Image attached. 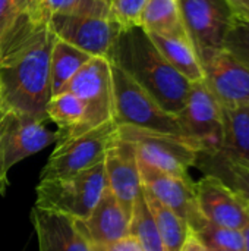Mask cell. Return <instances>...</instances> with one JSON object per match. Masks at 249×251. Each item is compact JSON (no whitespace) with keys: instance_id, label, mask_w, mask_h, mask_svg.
I'll use <instances>...</instances> for the list:
<instances>
[{"instance_id":"1","label":"cell","mask_w":249,"mask_h":251,"mask_svg":"<svg viewBox=\"0 0 249 251\" xmlns=\"http://www.w3.org/2000/svg\"><path fill=\"white\" fill-rule=\"evenodd\" d=\"M56 35L48 22H37L21 13L0 37V82L7 110L48 121L45 106L50 93V54Z\"/></svg>"},{"instance_id":"2","label":"cell","mask_w":249,"mask_h":251,"mask_svg":"<svg viewBox=\"0 0 249 251\" xmlns=\"http://www.w3.org/2000/svg\"><path fill=\"white\" fill-rule=\"evenodd\" d=\"M110 62L129 75L169 113L178 116L185 107L192 82L163 57L141 26L119 31Z\"/></svg>"},{"instance_id":"3","label":"cell","mask_w":249,"mask_h":251,"mask_svg":"<svg viewBox=\"0 0 249 251\" xmlns=\"http://www.w3.org/2000/svg\"><path fill=\"white\" fill-rule=\"evenodd\" d=\"M112 81L113 121L117 125H129L145 131L161 132L191 140L185 134L176 115L164 110L142 87H139L129 75H126L113 63Z\"/></svg>"},{"instance_id":"4","label":"cell","mask_w":249,"mask_h":251,"mask_svg":"<svg viewBox=\"0 0 249 251\" xmlns=\"http://www.w3.org/2000/svg\"><path fill=\"white\" fill-rule=\"evenodd\" d=\"M107 188L104 162L66 178L41 179L35 206L87 219Z\"/></svg>"},{"instance_id":"5","label":"cell","mask_w":249,"mask_h":251,"mask_svg":"<svg viewBox=\"0 0 249 251\" xmlns=\"http://www.w3.org/2000/svg\"><path fill=\"white\" fill-rule=\"evenodd\" d=\"M117 135L132 143L136 157L150 166L178 178H191L188 169L195 166L200 153L194 141L129 125H117Z\"/></svg>"},{"instance_id":"6","label":"cell","mask_w":249,"mask_h":251,"mask_svg":"<svg viewBox=\"0 0 249 251\" xmlns=\"http://www.w3.org/2000/svg\"><path fill=\"white\" fill-rule=\"evenodd\" d=\"M116 131L117 124L109 121L87 132L57 141L54 151L43 169L41 179L72 176L103 162Z\"/></svg>"},{"instance_id":"7","label":"cell","mask_w":249,"mask_h":251,"mask_svg":"<svg viewBox=\"0 0 249 251\" xmlns=\"http://www.w3.org/2000/svg\"><path fill=\"white\" fill-rule=\"evenodd\" d=\"M185 29L201 63L223 49L235 12L226 0H179Z\"/></svg>"},{"instance_id":"8","label":"cell","mask_w":249,"mask_h":251,"mask_svg":"<svg viewBox=\"0 0 249 251\" xmlns=\"http://www.w3.org/2000/svg\"><path fill=\"white\" fill-rule=\"evenodd\" d=\"M178 119L185 134L200 147V153H214L222 149L223 110L204 79L192 82Z\"/></svg>"},{"instance_id":"9","label":"cell","mask_w":249,"mask_h":251,"mask_svg":"<svg viewBox=\"0 0 249 251\" xmlns=\"http://www.w3.org/2000/svg\"><path fill=\"white\" fill-rule=\"evenodd\" d=\"M63 91L75 94L82 101L90 129L113 121V81L109 59L91 57Z\"/></svg>"},{"instance_id":"10","label":"cell","mask_w":249,"mask_h":251,"mask_svg":"<svg viewBox=\"0 0 249 251\" xmlns=\"http://www.w3.org/2000/svg\"><path fill=\"white\" fill-rule=\"evenodd\" d=\"M57 131L53 132L44 121L7 110L0 119V156L4 169L57 143Z\"/></svg>"},{"instance_id":"11","label":"cell","mask_w":249,"mask_h":251,"mask_svg":"<svg viewBox=\"0 0 249 251\" xmlns=\"http://www.w3.org/2000/svg\"><path fill=\"white\" fill-rule=\"evenodd\" d=\"M138 169L144 190L183 219L191 231H197L205 224L207 219L200 212L197 203L195 182L191 178H178L164 174L141 159H138Z\"/></svg>"},{"instance_id":"12","label":"cell","mask_w":249,"mask_h":251,"mask_svg":"<svg viewBox=\"0 0 249 251\" xmlns=\"http://www.w3.org/2000/svg\"><path fill=\"white\" fill-rule=\"evenodd\" d=\"M48 26L57 38L92 57H106L109 60L122 29L110 19L70 15H50Z\"/></svg>"},{"instance_id":"13","label":"cell","mask_w":249,"mask_h":251,"mask_svg":"<svg viewBox=\"0 0 249 251\" xmlns=\"http://www.w3.org/2000/svg\"><path fill=\"white\" fill-rule=\"evenodd\" d=\"M204 81L222 107L249 103V68L225 49L203 63Z\"/></svg>"},{"instance_id":"14","label":"cell","mask_w":249,"mask_h":251,"mask_svg":"<svg viewBox=\"0 0 249 251\" xmlns=\"http://www.w3.org/2000/svg\"><path fill=\"white\" fill-rule=\"evenodd\" d=\"M103 162L107 188L112 191L131 219L134 201L142 187L134 144L120 138L116 131V135L112 140Z\"/></svg>"},{"instance_id":"15","label":"cell","mask_w":249,"mask_h":251,"mask_svg":"<svg viewBox=\"0 0 249 251\" xmlns=\"http://www.w3.org/2000/svg\"><path fill=\"white\" fill-rule=\"evenodd\" d=\"M195 197L200 212L211 224L242 231L249 222V207L213 175H204L195 182Z\"/></svg>"},{"instance_id":"16","label":"cell","mask_w":249,"mask_h":251,"mask_svg":"<svg viewBox=\"0 0 249 251\" xmlns=\"http://www.w3.org/2000/svg\"><path fill=\"white\" fill-rule=\"evenodd\" d=\"M31 219L40 251H95L76 218L34 206Z\"/></svg>"},{"instance_id":"17","label":"cell","mask_w":249,"mask_h":251,"mask_svg":"<svg viewBox=\"0 0 249 251\" xmlns=\"http://www.w3.org/2000/svg\"><path fill=\"white\" fill-rule=\"evenodd\" d=\"M92 246H109L129 235V216L109 188L87 219H78Z\"/></svg>"},{"instance_id":"18","label":"cell","mask_w":249,"mask_h":251,"mask_svg":"<svg viewBox=\"0 0 249 251\" xmlns=\"http://www.w3.org/2000/svg\"><path fill=\"white\" fill-rule=\"evenodd\" d=\"M163 57L188 81L204 79V69L198 53L188 35H160L147 32Z\"/></svg>"},{"instance_id":"19","label":"cell","mask_w":249,"mask_h":251,"mask_svg":"<svg viewBox=\"0 0 249 251\" xmlns=\"http://www.w3.org/2000/svg\"><path fill=\"white\" fill-rule=\"evenodd\" d=\"M223 110V144L219 150L233 162L249 166V103Z\"/></svg>"},{"instance_id":"20","label":"cell","mask_w":249,"mask_h":251,"mask_svg":"<svg viewBox=\"0 0 249 251\" xmlns=\"http://www.w3.org/2000/svg\"><path fill=\"white\" fill-rule=\"evenodd\" d=\"M47 119L59 128L57 141L79 135L90 131L87 124V110L82 101L69 91H62L51 96L45 106Z\"/></svg>"},{"instance_id":"21","label":"cell","mask_w":249,"mask_h":251,"mask_svg":"<svg viewBox=\"0 0 249 251\" xmlns=\"http://www.w3.org/2000/svg\"><path fill=\"white\" fill-rule=\"evenodd\" d=\"M195 166L205 175H213L223 181L249 207V166L230 160L220 151L198 153Z\"/></svg>"},{"instance_id":"22","label":"cell","mask_w":249,"mask_h":251,"mask_svg":"<svg viewBox=\"0 0 249 251\" xmlns=\"http://www.w3.org/2000/svg\"><path fill=\"white\" fill-rule=\"evenodd\" d=\"M92 56L73 47L72 44L54 38L50 54V93L56 96L65 90L68 82Z\"/></svg>"},{"instance_id":"23","label":"cell","mask_w":249,"mask_h":251,"mask_svg":"<svg viewBox=\"0 0 249 251\" xmlns=\"http://www.w3.org/2000/svg\"><path fill=\"white\" fill-rule=\"evenodd\" d=\"M141 28L160 35H188L179 0H147L141 15Z\"/></svg>"},{"instance_id":"24","label":"cell","mask_w":249,"mask_h":251,"mask_svg":"<svg viewBox=\"0 0 249 251\" xmlns=\"http://www.w3.org/2000/svg\"><path fill=\"white\" fill-rule=\"evenodd\" d=\"M144 190V187H142ZM147 204L151 210V215L156 221L160 240L163 244V251H181L189 234V226L181 219L173 210L160 203L154 196L144 190Z\"/></svg>"},{"instance_id":"25","label":"cell","mask_w":249,"mask_h":251,"mask_svg":"<svg viewBox=\"0 0 249 251\" xmlns=\"http://www.w3.org/2000/svg\"><path fill=\"white\" fill-rule=\"evenodd\" d=\"M129 235L136 240V243L144 251H163L160 234L151 210L147 204L142 187L134 201L129 221Z\"/></svg>"},{"instance_id":"26","label":"cell","mask_w":249,"mask_h":251,"mask_svg":"<svg viewBox=\"0 0 249 251\" xmlns=\"http://www.w3.org/2000/svg\"><path fill=\"white\" fill-rule=\"evenodd\" d=\"M192 232L205 249L244 251V237L242 231L239 229L220 226L205 221V224L200 229Z\"/></svg>"},{"instance_id":"27","label":"cell","mask_w":249,"mask_h":251,"mask_svg":"<svg viewBox=\"0 0 249 251\" xmlns=\"http://www.w3.org/2000/svg\"><path fill=\"white\" fill-rule=\"evenodd\" d=\"M51 15L90 16L109 19L110 1L104 0H47Z\"/></svg>"},{"instance_id":"28","label":"cell","mask_w":249,"mask_h":251,"mask_svg":"<svg viewBox=\"0 0 249 251\" xmlns=\"http://www.w3.org/2000/svg\"><path fill=\"white\" fill-rule=\"evenodd\" d=\"M223 49L249 68V18L233 16Z\"/></svg>"},{"instance_id":"29","label":"cell","mask_w":249,"mask_h":251,"mask_svg":"<svg viewBox=\"0 0 249 251\" xmlns=\"http://www.w3.org/2000/svg\"><path fill=\"white\" fill-rule=\"evenodd\" d=\"M147 0H110L109 19L122 29L141 26V15Z\"/></svg>"},{"instance_id":"30","label":"cell","mask_w":249,"mask_h":251,"mask_svg":"<svg viewBox=\"0 0 249 251\" xmlns=\"http://www.w3.org/2000/svg\"><path fill=\"white\" fill-rule=\"evenodd\" d=\"M21 13L37 22H48L50 9L47 0H12Z\"/></svg>"},{"instance_id":"31","label":"cell","mask_w":249,"mask_h":251,"mask_svg":"<svg viewBox=\"0 0 249 251\" xmlns=\"http://www.w3.org/2000/svg\"><path fill=\"white\" fill-rule=\"evenodd\" d=\"M19 16L21 12L12 0H0V37L18 21Z\"/></svg>"},{"instance_id":"32","label":"cell","mask_w":249,"mask_h":251,"mask_svg":"<svg viewBox=\"0 0 249 251\" xmlns=\"http://www.w3.org/2000/svg\"><path fill=\"white\" fill-rule=\"evenodd\" d=\"M95 247V246H94ZM95 251H144L141 249V246L136 243V240L131 235L109 244V246H98L95 247Z\"/></svg>"},{"instance_id":"33","label":"cell","mask_w":249,"mask_h":251,"mask_svg":"<svg viewBox=\"0 0 249 251\" xmlns=\"http://www.w3.org/2000/svg\"><path fill=\"white\" fill-rule=\"evenodd\" d=\"M235 15L249 18V0H226Z\"/></svg>"},{"instance_id":"34","label":"cell","mask_w":249,"mask_h":251,"mask_svg":"<svg viewBox=\"0 0 249 251\" xmlns=\"http://www.w3.org/2000/svg\"><path fill=\"white\" fill-rule=\"evenodd\" d=\"M6 187H7V171L3 166V160L0 156V194L4 193Z\"/></svg>"},{"instance_id":"35","label":"cell","mask_w":249,"mask_h":251,"mask_svg":"<svg viewBox=\"0 0 249 251\" xmlns=\"http://www.w3.org/2000/svg\"><path fill=\"white\" fill-rule=\"evenodd\" d=\"M242 237H244V251H249V222L242 228Z\"/></svg>"},{"instance_id":"36","label":"cell","mask_w":249,"mask_h":251,"mask_svg":"<svg viewBox=\"0 0 249 251\" xmlns=\"http://www.w3.org/2000/svg\"><path fill=\"white\" fill-rule=\"evenodd\" d=\"M7 112V106L4 101V96H3V88H1V82H0V119L3 118V115Z\"/></svg>"},{"instance_id":"37","label":"cell","mask_w":249,"mask_h":251,"mask_svg":"<svg viewBox=\"0 0 249 251\" xmlns=\"http://www.w3.org/2000/svg\"><path fill=\"white\" fill-rule=\"evenodd\" d=\"M207 251H232V250H223V249H207Z\"/></svg>"},{"instance_id":"38","label":"cell","mask_w":249,"mask_h":251,"mask_svg":"<svg viewBox=\"0 0 249 251\" xmlns=\"http://www.w3.org/2000/svg\"><path fill=\"white\" fill-rule=\"evenodd\" d=\"M104 1H110V0H104Z\"/></svg>"},{"instance_id":"39","label":"cell","mask_w":249,"mask_h":251,"mask_svg":"<svg viewBox=\"0 0 249 251\" xmlns=\"http://www.w3.org/2000/svg\"><path fill=\"white\" fill-rule=\"evenodd\" d=\"M204 251H207V249H204Z\"/></svg>"}]
</instances>
